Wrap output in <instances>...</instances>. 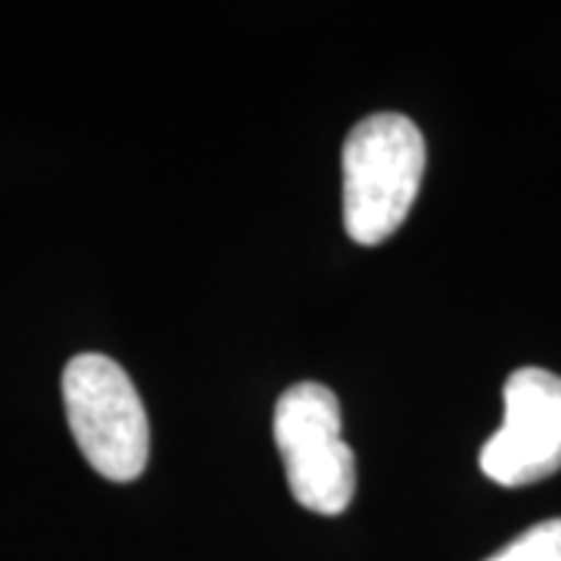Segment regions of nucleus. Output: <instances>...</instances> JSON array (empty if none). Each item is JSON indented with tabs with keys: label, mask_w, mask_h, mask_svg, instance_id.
<instances>
[{
	"label": "nucleus",
	"mask_w": 561,
	"mask_h": 561,
	"mask_svg": "<svg viewBox=\"0 0 561 561\" xmlns=\"http://www.w3.org/2000/svg\"><path fill=\"white\" fill-rule=\"evenodd\" d=\"M421 128L402 113H375L343 140V225L362 247L397 234L424 175Z\"/></svg>",
	"instance_id": "f257e3e1"
},
{
	"label": "nucleus",
	"mask_w": 561,
	"mask_h": 561,
	"mask_svg": "<svg viewBox=\"0 0 561 561\" xmlns=\"http://www.w3.org/2000/svg\"><path fill=\"white\" fill-rule=\"evenodd\" d=\"M62 402L72 437L88 465L106 481L128 483L150 459V424L119 362L81 353L62 371Z\"/></svg>",
	"instance_id": "f03ea898"
},
{
	"label": "nucleus",
	"mask_w": 561,
	"mask_h": 561,
	"mask_svg": "<svg viewBox=\"0 0 561 561\" xmlns=\"http://www.w3.org/2000/svg\"><path fill=\"white\" fill-rule=\"evenodd\" d=\"M272 431L294 500L316 515H343L356 496V456L343 440L334 390L316 381L287 387L275 402Z\"/></svg>",
	"instance_id": "7ed1b4c3"
},
{
	"label": "nucleus",
	"mask_w": 561,
	"mask_h": 561,
	"mask_svg": "<svg viewBox=\"0 0 561 561\" xmlns=\"http://www.w3.org/2000/svg\"><path fill=\"white\" fill-rule=\"evenodd\" d=\"M502 427L483 443L481 471L500 486L546 481L561 468V378L518 368L502 387Z\"/></svg>",
	"instance_id": "20e7f679"
},
{
	"label": "nucleus",
	"mask_w": 561,
	"mask_h": 561,
	"mask_svg": "<svg viewBox=\"0 0 561 561\" xmlns=\"http://www.w3.org/2000/svg\"><path fill=\"white\" fill-rule=\"evenodd\" d=\"M483 561H561V518L534 524Z\"/></svg>",
	"instance_id": "39448f33"
}]
</instances>
